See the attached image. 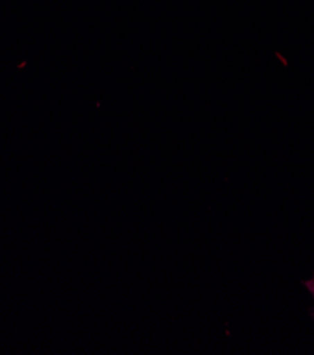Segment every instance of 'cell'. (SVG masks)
I'll return each instance as SVG.
<instances>
[{"label": "cell", "instance_id": "obj_1", "mask_svg": "<svg viewBox=\"0 0 314 355\" xmlns=\"http://www.w3.org/2000/svg\"><path fill=\"white\" fill-rule=\"evenodd\" d=\"M303 285H304V286H306V288H307V289L314 295V277H313L311 280H308V282H304Z\"/></svg>", "mask_w": 314, "mask_h": 355}]
</instances>
